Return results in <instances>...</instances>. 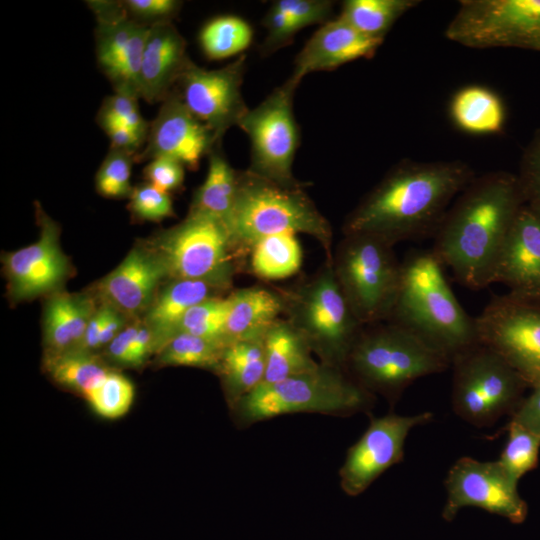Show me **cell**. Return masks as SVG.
<instances>
[{"label":"cell","instance_id":"6da1fadb","mask_svg":"<svg viewBox=\"0 0 540 540\" xmlns=\"http://www.w3.org/2000/svg\"><path fill=\"white\" fill-rule=\"evenodd\" d=\"M475 177L462 160L403 159L348 214L343 234H371L392 245L433 238L453 201Z\"/></svg>","mask_w":540,"mask_h":540},{"label":"cell","instance_id":"7a4b0ae2","mask_svg":"<svg viewBox=\"0 0 540 540\" xmlns=\"http://www.w3.org/2000/svg\"><path fill=\"white\" fill-rule=\"evenodd\" d=\"M525 203L516 173L476 176L447 210L431 251L461 286L488 287L506 235Z\"/></svg>","mask_w":540,"mask_h":540},{"label":"cell","instance_id":"3957f363","mask_svg":"<svg viewBox=\"0 0 540 540\" xmlns=\"http://www.w3.org/2000/svg\"><path fill=\"white\" fill-rule=\"evenodd\" d=\"M388 321L408 330L451 362L479 343L475 317L458 302L431 249L415 250L401 262L399 291Z\"/></svg>","mask_w":540,"mask_h":540},{"label":"cell","instance_id":"277c9868","mask_svg":"<svg viewBox=\"0 0 540 540\" xmlns=\"http://www.w3.org/2000/svg\"><path fill=\"white\" fill-rule=\"evenodd\" d=\"M281 233H303L319 242L332 261L333 231L304 186L286 187L248 171H238L231 235L241 254L260 240Z\"/></svg>","mask_w":540,"mask_h":540},{"label":"cell","instance_id":"5b68a950","mask_svg":"<svg viewBox=\"0 0 540 540\" xmlns=\"http://www.w3.org/2000/svg\"><path fill=\"white\" fill-rule=\"evenodd\" d=\"M375 395L358 384L345 369L319 364L314 370L277 382L261 383L231 409L240 428L282 415L319 413L350 416L366 412Z\"/></svg>","mask_w":540,"mask_h":540},{"label":"cell","instance_id":"8992f818","mask_svg":"<svg viewBox=\"0 0 540 540\" xmlns=\"http://www.w3.org/2000/svg\"><path fill=\"white\" fill-rule=\"evenodd\" d=\"M450 366L448 358L417 336L385 321L363 328L345 369L364 389L394 405L416 380Z\"/></svg>","mask_w":540,"mask_h":540},{"label":"cell","instance_id":"52a82bcc","mask_svg":"<svg viewBox=\"0 0 540 540\" xmlns=\"http://www.w3.org/2000/svg\"><path fill=\"white\" fill-rule=\"evenodd\" d=\"M280 293L286 319L305 337L318 362L345 369L365 326L349 306L332 261L326 260L316 274Z\"/></svg>","mask_w":540,"mask_h":540},{"label":"cell","instance_id":"ba28073f","mask_svg":"<svg viewBox=\"0 0 540 540\" xmlns=\"http://www.w3.org/2000/svg\"><path fill=\"white\" fill-rule=\"evenodd\" d=\"M394 245L375 235H344L333 252L339 286L357 319L364 325L388 321L399 291L401 262Z\"/></svg>","mask_w":540,"mask_h":540},{"label":"cell","instance_id":"9c48e42d","mask_svg":"<svg viewBox=\"0 0 540 540\" xmlns=\"http://www.w3.org/2000/svg\"><path fill=\"white\" fill-rule=\"evenodd\" d=\"M152 244L169 279L204 281L223 291L230 288L240 253L229 228L219 219L189 211Z\"/></svg>","mask_w":540,"mask_h":540},{"label":"cell","instance_id":"30bf717a","mask_svg":"<svg viewBox=\"0 0 540 540\" xmlns=\"http://www.w3.org/2000/svg\"><path fill=\"white\" fill-rule=\"evenodd\" d=\"M451 366L453 411L476 427L512 416L529 388L502 356L480 342L454 357Z\"/></svg>","mask_w":540,"mask_h":540},{"label":"cell","instance_id":"8fae6325","mask_svg":"<svg viewBox=\"0 0 540 540\" xmlns=\"http://www.w3.org/2000/svg\"><path fill=\"white\" fill-rule=\"evenodd\" d=\"M299 84L290 76L256 107L249 108L238 124L251 146L247 170L286 187L303 186L293 175V163L300 143L293 99Z\"/></svg>","mask_w":540,"mask_h":540},{"label":"cell","instance_id":"7c38bea8","mask_svg":"<svg viewBox=\"0 0 540 540\" xmlns=\"http://www.w3.org/2000/svg\"><path fill=\"white\" fill-rule=\"evenodd\" d=\"M445 37L474 49L540 51V0H462Z\"/></svg>","mask_w":540,"mask_h":540},{"label":"cell","instance_id":"4fadbf2b","mask_svg":"<svg viewBox=\"0 0 540 540\" xmlns=\"http://www.w3.org/2000/svg\"><path fill=\"white\" fill-rule=\"evenodd\" d=\"M475 322L481 344L502 356L529 388L540 382V296H493Z\"/></svg>","mask_w":540,"mask_h":540},{"label":"cell","instance_id":"5bb4252c","mask_svg":"<svg viewBox=\"0 0 540 540\" xmlns=\"http://www.w3.org/2000/svg\"><path fill=\"white\" fill-rule=\"evenodd\" d=\"M446 502L442 517L451 521L465 507H478L522 523L528 514V505L498 461H479L461 457L450 467L446 479Z\"/></svg>","mask_w":540,"mask_h":540},{"label":"cell","instance_id":"9a60e30c","mask_svg":"<svg viewBox=\"0 0 540 540\" xmlns=\"http://www.w3.org/2000/svg\"><path fill=\"white\" fill-rule=\"evenodd\" d=\"M245 53L219 69L208 70L190 61L175 89L189 111L221 142L223 135L248 112L242 95Z\"/></svg>","mask_w":540,"mask_h":540},{"label":"cell","instance_id":"2e32d148","mask_svg":"<svg viewBox=\"0 0 540 540\" xmlns=\"http://www.w3.org/2000/svg\"><path fill=\"white\" fill-rule=\"evenodd\" d=\"M431 412L411 416L389 413L370 421L362 436L348 449L339 470L340 487L348 496L363 493L387 469L400 463L410 431L430 422Z\"/></svg>","mask_w":540,"mask_h":540},{"label":"cell","instance_id":"e0dca14e","mask_svg":"<svg viewBox=\"0 0 540 540\" xmlns=\"http://www.w3.org/2000/svg\"><path fill=\"white\" fill-rule=\"evenodd\" d=\"M97 20L96 58L115 92L139 97L141 60L149 27L131 18L121 1H88Z\"/></svg>","mask_w":540,"mask_h":540},{"label":"cell","instance_id":"ac0fdd59","mask_svg":"<svg viewBox=\"0 0 540 540\" xmlns=\"http://www.w3.org/2000/svg\"><path fill=\"white\" fill-rule=\"evenodd\" d=\"M220 144L214 133L189 111L174 88L149 124L146 145L135 161L164 156L195 170L202 158Z\"/></svg>","mask_w":540,"mask_h":540},{"label":"cell","instance_id":"d6986e66","mask_svg":"<svg viewBox=\"0 0 540 540\" xmlns=\"http://www.w3.org/2000/svg\"><path fill=\"white\" fill-rule=\"evenodd\" d=\"M37 214L41 228L38 241L3 258L13 301L56 290L70 272L69 260L59 244V226L43 211H37Z\"/></svg>","mask_w":540,"mask_h":540},{"label":"cell","instance_id":"ffe728a7","mask_svg":"<svg viewBox=\"0 0 540 540\" xmlns=\"http://www.w3.org/2000/svg\"><path fill=\"white\" fill-rule=\"evenodd\" d=\"M493 283L509 292L540 296V211L525 203L501 247Z\"/></svg>","mask_w":540,"mask_h":540},{"label":"cell","instance_id":"44dd1931","mask_svg":"<svg viewBox=\"0 0 540 540\" xmlns=\"http://www.w3.org/2000/svg\"><path fill=\"white\" fill-rule=\"evenodd\" d=\"M167 273L151 248L134 247L97 285V293L124 316L146 312Z\"/></svg>","mask_w":540,"mask_h":540},{"label":"cell","instance_id":"7402d4cb","mask_svg":"<svg viewBox=\"0 0 540 540\" xmlns=\"http://www.w3.org/2000/svg\"><path fill=\"white\" fill-rule=\"evenodd\" d=\"M383 41L364 35L338 16L321 25L305 43L295 58L291 77L301 82L308 73L372 58Z\"/></svg>","mask_w":540,"mask_h":540},{"label":"cell","instance_id":"603a6c76","mask_svg":"<svg viewBox=\"0 0 540 540\" xmlns=\"http://www.w3.org/2000/svg\"><path fill=\"white\" fill-rule=\"evenodd\" d=\"M187 44L172 21L153 24L145 41L139 97L148 103L163 102L176 87L191 61Z\"/></svg>","mask_w":540,"mask_h":540},{"label":"cell","instance_id":"cb8c5ba5","mask_svg":"<svg viewBox=\"0 0 540 540\" xmlns=\"http://www.w3.org/2000/svg\"><path fill=\"white\" fill-rule=\"evenodd\" d=\"M223 290L199 280L170 279L145 312L143 323L152 331L155 352L175 335L185 313L196 304L215 296Z\"/></svg>","mask_w":540,"mask_h":540},{"label":"cell","instance_id":"d4e9b609","mask_svg":"<svg viewBox=\"0 0 540 540\" xmlns=\"http://www.w3.org/2000/svg\"><path fill=\"white\" fill-rule=\"evenodd\" d=\"M230 297L231 306L225 325L228 342L263 338L271 325L284 314L280 291L252 286L235 290Z\"/></svg>","mask_w":540,"mask_h":540},{"label":"cell","instance_id":"484cf974","mask_svg":"<svg viewBox=\"0 0 540 540\" xmlns=\"http://www.w3.org/2000/svg\"><path fill=\"white\" fill-rule=\"evenodd\" d=\"M93 301L84 294L56 292L44 310L46 354H58L79 347L95 312Z\"/></svg>","mask_w":540,"mask_h":540},{"label":"cell","instance_id":"4316f807","mask_svg":"<svg viewBox=\"0 0 540 540\" xmlns=\"http://www.w3.org/2000/svg\"><path fill=\"white\" fill-rule=\"evenodd\" d=\"M265 375L262 383L277 382L319 366L305 337L285 318H279L263 337Z\"/></svg>","mask_w":540,"mask_h":540},{"label":"cell","instance_id":"83f0119b","mask_svg":"<svg viewBox=\"0 0 540 540\" xmlns=\"http://www.w3.org/2000/svg\"><path fill=\"white\" fill-rule=\"evenodd\" d=\"M216 374L220 377L226 402L231 409L264 380L263 338L229 342Z\"/></svg>","mask_w":540,"mask_h":540},{"label":"cell","instance_id":"f1b7e54d","mask_svg":"<svg viewBox=\"0 0 540 540\" xmlns=\"http://www.w3.org/2000/svg\"><path fill=\"white\" fill-rule=\"evenodd\" d=\"M450 117L461 131L475 135L500 134L506 124V107L501 97L482 85H467L454 93Z\"/></svg>","mask_w":540,"mask_h":540},{"label":"cell","instance_id":"f546056e","mask_svg":"<svg viewBox=\"0 0 540 540\" xmlns=\"http://www.w3.org/2000/svg\"><path fill=\"white\" fill-rule=\"evenodd\" d=\"M237 173L223 154L221 144L217 145L208 155L207 175L196 190L189 211L215 217L231 232Z\"/></svg>","mask_w":540,"mask_h":540},{"label":"cell","instance_id":"4dcf8cb0","mask_svg":"<svg viewBox=\"0 0 540 540\" xmlns=\"http://www.w3.org/2000/svg\"><path fill=\"white\" fill-rule=\"evenodd\" d=\"M44 366L56 383L84 397L111 371L92 352L82 350L45 354Z\"/></svg>","mask_w":540,"mask_h":540},{"label":"cell","instance_id":"1f68e13d","mask_svg":"<svg viewBox=\"0 0 540 540\" xmlns=\"http://www.w3.org/2000/svg\"><path fill=\"white\" fill-rule=\"evenodd\" d=\"M250 269L263 280H280L297 273L302 249L295 234L281 233L257 242L250 251Z\"/></svg>","mask_w":540,"mask_h":540},{"label":"cell","instance_id":"d6a6232c","mask_svg":"<svg viewBox=\"0 0 540 540\" xmlns=\"http://www.w3.org/2000/svg\"><path fill=\"white\" fill-rule=\"evenodd\" d=\"M419 0H346L339 17L364 35L384 39L405 13Z\"/></svg>","mask_w":540,"mask_h":540},{"label":"cell","instance_id":"836d02e7","mask_svg":"<svg viewBox=\"0 0 540 540\" xmlns=\"http://www.w3.org/2000/svg\"><path fill=\"white\" fill-rule=\"evenodd\" d=\"M253 34L245 19L222 15L204 24L199 33V44L208 59L221 60L243 54L250 46Z\"/></svg>","mask_w":540,"mask_h":540},{"label":"cell","instance_id":"e575fe53","mask_svg":"<svg viewBox=\"0 0 540 540\" xmlns=\"http://www.w3.org/2000/svg\"><path fill=\"white\" fill-rule=\"evenodd\" d=\"M228 343L188 333L172 337L157 353L163 366H187L217 373L223 351Z\"/></svg>","mask_w":540,"mask_h":540},{"label":"cell","instance_id":"d590c367","mask_svg":"<svg viewBox=\"0 0 540 540\" xmlns=\"http://www.w3.org/2000/svg\"><path fill=\"white\" fill-rule=\"evenodd\" d=\"M508 438L497 460L512 481H518L536 468L539 458L540 437L521 424L510 420Z\"/></svg>","mask_w":540,"mask_h":540},{"label":"cell","instance_id":"8d00e7d4","mask_svg":"<svg viewBox=\"0 0 540 540\" xmlns=\"http://www.w3.org/2000/svg\"><path fill=\"white\" fill-rule=\"evenodd\" d=\"M230 306V294L226 297H211L196 304L185 313L175 335L188 333L229 343L225 337V325Z\"/></svg>","mask_w":540,"mask_h":540},{"label":"cell","instance_id":"74e56055","mask_svg":"<svg viewBox=\"0 0 540 540\" xmlns=\"http://www.w3.org/2000/svg\"><path fill=\"white\" fill-rule=\"evenodd\" d=\"M85 399L97 415L117 419L129 411L134 399V386L127 377L111 370Z\"/></svg>","mask_w":540,"mask_h":540},{"label":"cell","instance_id":"f35d334b","mask_svg":"<svg viewBox=\"0 0 540 540\" xmlns=\"http://www.w3.org/2000/svg\"><path fill=\"white\" fill-rule=\"evenodd\" d=\"M135 156L122 150L110 148L96 175V189L108 198L129 197L131 168Z\"/></svg>","mask_w":540,"mask_h":540},{"label":"cell","instance_id":"ab89813d","mask_svg":"<svg viewBox=\"0 0 540 540\" xmlns=\"http://www.w3.org/2000/svg\"><path fill=\"white\" fill-rule=\"evenodd\" d=\"M129 198L130 212L140 220L160 221L174 215L170 194L149 183L134 187Z\"/></svg>","mask_w":540,"mask_h":540},{"label":"cell","instance_id":"60d3db41","mask_svg":"<svg viewBox=\"0 0 540 540\" xmlns=\"http://www.w3.org/2000/svg\"><path fill=\"white\" fill-rule=\"evenodd\" d=\"M516 175L525 202L540 211V128L523 149Z\"/></svg>","mask_w":540,"mask_h":540},{"label":"cell","instance_id":"b9f144b4","mask_svg":"<svg viewBox=\"0 0 540 540\" xmlns=\"http://www.w3.org/2000/svg\"><path fill=\"white\" fill-rule=\"evenodd\" d=\"M273 4L289 16L297 32L330 21L334 7L329 0H277Z\"/></svg>","mask_w":540,"mask_h":540},{"label":"cell","instance_id":"7bdbcfd3","mask_svg":"<svg viewBox=\"0 0 540 540\" xmlns=\"http://www.w3.org/2000/svg\"><path fill=\"white\" fill-rule=\"evenodd\" d=\"M137 100L135 96L115 92L104 100L98 115L120 121L146 142L149 124L142 117Z\"/></svg>","mask_w":540,"mask_h":540},{"label":"cell","instance_id":"ee69618b","mask_svg":"<svg viewBox=\"0 0 540 540\" xmlns=\"http://www.w3.org/2000/svg\"><path fill=\"white\" fill-rule=\"evenodd\" d=\"M261 23L267 31L259 50L262 56H269L289 45L297 33L289 16L274 4L271 5Z\"/></svg>","mask_w":540,"mask_h":540},{"label":"cell","instance_id":"f6af8a7d","mask_svg":"<svg viewBox=\"0 0 540 540\" xmlns=\"http://www.w3.org/2000/svg\"><path fill=\"white\" fill-rule=\"evenodd\" d=\"M121 2L131 18L148 26L171 21L182 6V2L177 0H125Z\"/></svg>","mask_w":540,"mask_h":540},{"label":"cell","instance_id":"bcb514c9","mask_svg":"<svg viewBox=\"0 0 540 540\" xmlns=\"http://www.w3.org/2000/svg\"><path fill=\"white\" fill-rule=\"evenodd\" d=\"M143 173L149 184L170 194L182 187L185 166L176 159L160 156L151 159Z\"/></svg>","mask_w":540,"mask_h":540},{"label":"cell","instance_id":"7dc6e473","mask_svg":"<svg viewBox=\"0 0 540 540\" xmlns=\"http://www.w3.org/2000/svg\"><path fill=\"white\" fill-rule=\"evenodd\" d=\"M99 125L111 141V148L125 151L136 157L144 141L120 121L98 115Z\"/></svg>","mask_w":540,"mask_h":540},{"label":"cell","instance_id":"c3c4849f","mask_svg":"<svg viewBox=\"0 0 540 540\" xmlns=\"http://www.w3.org/2000/svg\"><path fill=\"white\" fill-rule=\"evenodd\" d=\"M531 389L532 392L523 399L511 420L540 437V382Z\"/></svg>","mask_w":540,"mask_h":540},{"label":"cell","instance_id":"681fc988","mask_svg":"<svg viewBox=\"0 0 540 540\" xmlns=\"http://www.w3.org/2000/svg\"><path fill=\"white\" fill-rule=\"evenodd\" d=\"M139 326L140 322H135L123 328L107 345V355L110 360L120 365L129 366L131 348Z\"/></svg>","mask_w":540,"mask_h":540},{"label":"cell","instance_id":"f907efd6","mask_svg":"<svg viewBox=\"0 0 540 540\" xmlns=\"http://www.w3.org/2000/svg\"><path fill=\"white\" fill-rule=\"evenodd\" d=\"M152 352H155L153 333L143 322H140L133 340L129 366L137 367L142 365Z\"/></svg>","mask_w":540,"mask_h":540},{"label":"cell","instance_id":"816d5d0a","mask_svg":"<svg viewBox=\"0 0 540 540\" xmlns=\"http://www.w3.org/2000/svg\"><path fill=\"white\" fill-rule=\"evenodd\" d=\"M106 312L107 308L105 304H102L98 309L95 310L88 323L84 337L79 347L75 350L92 352L93 350L100 347L99 339L105 323Z\"/></svg>","mask_w":540,"mask_h":540}]
</instances>
